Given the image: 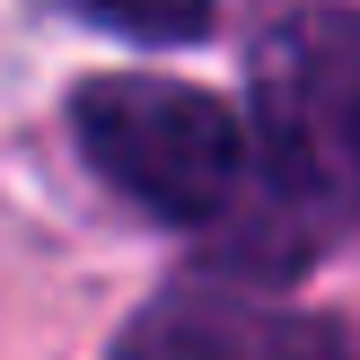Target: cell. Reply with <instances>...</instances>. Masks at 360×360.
<instances>
[{
	"label": "cell",
	"instance_id": "6da1fadb",
	"mask_svg": "<svg viewBox=\"0 0 360 360\" xmlns=\"http://www.w3.org/2000/svg\"><path fill=\"white\" fill-rule=\"evenodd\" d=\"M246 123L229 255L246 273H299L360 220V9H299L264 35Z\"/></svg>",
	"mask_w": 360,
	"mask_h": 360
},
{
	"label": "cell",
	"instance_id": "7a4b0ae2",
	"mask_svg": "<svg viewBox=\"0 0 360 360\" xmlns=\"http://www.w3.org/2000/svg\"><path fill=\"white\" fill-rule=\"evenodd\" d=\"M79 158L150 220H229L246 193V123L211 88L158 79V70H105L70 97Z\"/></svg>",
	"mask_w": 360,
	"mask_h": 360
},
{
	"label": "cell",
	"instance_id": "3957f363",
	"mask_svg": "<svg viewBox=\"0 0 360 360\" xmlns=\"http://www.w3.org/2000/svg\"><path fill=\"white\" fill-rule=\"evenodd\" d=\"M115 360H360V352L316 316H281L229 290H167L158 308L132 316Z\"/></svg>",
	"mask_w": 360,
	"mask_h": 360
},
{
	"label": "cell",
	"instance_id": "277c9868",
	"mask_svg": "<svg viewBox=\"0 0 360 360\" xmlns=\"http://www.w3.org/2000/svg\"><path fill=\"white\" fill-rule=\"evenodd\" d=\"M88 18H105L132 44H193L211 27V0H79Z\"/></svg>",
	"mask_w": 360,
	"mask_h": 360
}]
</instances>
